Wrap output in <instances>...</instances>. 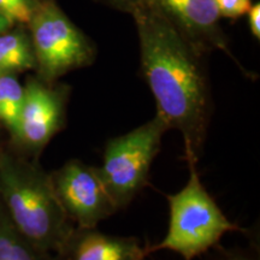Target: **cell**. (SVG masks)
<instances>
[{"mask_svg":"<svg viewBox=\"0 0 260 260\" xmlns=\"http://www.w3.org/2000/svg\"><path fill=\"white\" fill-rule=\"evenodd\" d=\"M12 27H14V24H12L11 22L8 21V19H6L5 17H3V16L0 15V34L6 31V30H9V29L12 28Z\"/></svg>","mask_w":260,"mask_h":260,"instance_id":"cell-18","label":"cell"},{"mask_svg":"<svg viewBox=\"0 0 260 260\" xmlns=\"http://www.w3.org/2000/svg\"><path fill=\"white\" fill-rule=\"evenodd\" d=\"M39 0H0V15L12 24H28Z\"/></svg>","mask_w":260,"mask_h":260,"instance_id":"cell-13","label":"cell"},{"mask_svg":"<svg viewBox=\"0 0 260 260\" xmlns=\"http://www.w3.org/2000/svg\"><path fill=\"white\" fill-rule=\"evenodd\" d=\"M216 260H256L253 256L246 254V253L241 252H228L224 253L223 255H220L218 259Z\"/></svg>","mask_w":260,"mask_h":260,"instance_id":"cell-17","label":"cell"},{"mask_svg":"<svg viewBox=\"0 0 260 260\" xmlns=\"http://www.w3.org/2000/svg\"><path fill=\"white\" fill-rule=\"evenodd\" d=\"M188 169L186 186L167 197L170 210L167 235L157 245L147 246L148 254L171 251L184 260H194L216 246L226 233L241 230L226 218L204 187L197 165L189 164Z\"/></svg>","mask_w":260,"mask_h":260,"instance_id":"cell-3","label":"cell"},{"mask_svg":"<svg viewBox=\"0 0 260 260\" xmlns=\"http://www.w3.org/2000/svg\"><path fill=\"white\" fill-rule=\"evenodd\" d=\"M37 69L30 37L22 30L0 34V74Z\"/></svg>","mask_w":260,"mask_h":260,"instance_id":"cell-10","label":"cell"},{"mask_svg":"<svg viewBox=\"0 0 260 260\" xmlns=\"http://www.w3.org/2000/svg\"><path fill=\"white\" fill-rule=\"evenodd\" d=\"M0 199L17 232L42 252L57 253L74 230L51 176L6 151H0Z\"/></svg>","mask_w":260,"mask_h":260,"instance_id":"cell-2","label":"cell"},{"mask_svg":"<svg viewBox=\"0 0 260 260\" xmlns=\"http://www.w3.org/2000/svg\"><path fill=\"white\" fill-rule=\"evenodd\" d=\"M168 130L167 123L155 115L145 124L107 141L98 170L118 210L147 186L152 162Z\"/></svg>","mask_w":260,"mask_h":260,"instance_id":"cell-5","label":"cell"},{"mask_svg":"<svg viewBox=\"0 0 260 260\" xmlns=\"http://www.w3.org/2000/svg\"><path fill=\"white\" fill-rule=\"evenodd\" d=\"M24 99V87L16 74H0V122L14 134Z\"/></svg>","mask_w":260,"mask_h":260,"instance_id":"cell-12","label":"cell"},{"mask_svg":"<svg viewBox=\"0 0 260 260\" xmlns=\"http://www.w3.org/2000/svg\"><path fill=\"white\" fill-rule=\"evenodd\" d=\"M0 260H52L51 254L38 249L17 232L3 206H0Z\"/></svg>","mask_w":260,"mask_h":260,"instance_id":"cell-11","label":"cell"},{"mask_svg":"<svg viewBox=\"0 0 260 260\" xmlns=\"http://www.w3.org/2000/svg\"><path fill=\"white\" fill-rule=\"evenodd\" d=\"M248 23L252 35L256 40H260V3L252 4L251 9L248 10Z\"/></svg>","mask_w":260,"mask_h":260,"instance_id":"cell-15","label":"cell"},{"mask_svg":"<svg viewBox=\"0 0 260 260\" xmlns=\"http://www.w3.org/2000/svg\"><path fill=\"white\" fill-rule=\"evenodd\" d=\"M155 3L199 53L205 56L211 51H222L241 71L248 74L230 51L214 0H155Z\"/></svg>","mask_w":260,"mask_h":260,"instance_id":"cell-8","label":"cell"},{"mask_svg":"<svg viewBox=\"0 0 260 260\" xmlns=\"http://www.w3.org/2000/svg\"><path fill=\"white\" fill-rule=\"evenodd\" d=\"M98 2L103 3V4L110 6V8L118 10V11L128 12V14H130V12L133 11V9H134L141 0H98Z\"/></svg>","mask_w":260,"mask_h":260,"instance_id":"cell-16","label":"cell"},{"mask_svg":"<svg viewBox=\"0 0 260 260\" xmlns=\"http://www.w3.org/2000/svg\"><path fill=\"white\" fill-rule=\"evenodd\" d=\"M45 81H29L14 138L28 151L39 152L63 129L70 88H53Z\"/></svg>","mask_w":260,"mask_h":260,"instance_id":"cell-7","label":"cell"},{"mask_svg":"<svg viewBox=\"0 0 260 260\" xmlns=\"http://www.w3.org/2000/svg\"><path fill=\"white\" fill-rule=\"evenodd\" d=\"M51 180L65 214L75 226L95 228L118 211L96 167L71 159Z\"/></svg>","mask_w":260,"mask_h":260,"instance_id":"cell-6","label":"cell"},{"mask_svg":"<svg viewBox=\"0 0 260 260\" xmlns=\"http://www.w3.org/2000/svg\"><path fill=\"white\" fill-rule=\"evenodd\" d=\"M130 15L138 29L142 74L154 96L157 115L169 129L180 132L187 164L198 165L212 112L204 56L155 0H141Z\"/></svg>","mask_w":260,"mask_h":260,"instance_id":"cell-1","label":"cell"},{"mask_svg":"<svg viewBox=\"0 0 260 260\" xmlns=\"http://www.w3.org/2000/svg\"><path fill=\"white\" fill-rule=\"evenodd\" d=\"M220 17L239 18L246 15L252 6V0H214Z\"/></svg>","mask_w":260,"mask_h":260,"instance_id":"cell-14","label":"cell"},{"mask_svg":"<svg viewBox=\"0 0 260 260\" xmlns=\"http://www.w3.org/2000/svg\"><path fill=\"white\" fill-rule=\"evenodd\" d=\"M148 255L147 246L136 237L75 226L52 260H146Z\"/></svg>","mask_w":260,"mask_h":260,"instance_id":"cell-9","label":"cell"},{"mask_svg":"<svg viewBox=\"0 0 260 260\" xmlns=\"http://www.w3.org/2000/svg\"><path fill=\"white\" fill-rule=\"evenodd\" d=\"M37 69L42 81H54L94 63L96 47L54 0H40L28 23Z\"/></svg>","mask_w":260,"mask_h":260,"instance_id":"cell-4","label":"cell"}]
</instances>
